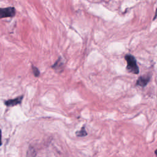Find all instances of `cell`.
Masks as SVG:
<instances>
[{
    "label": "cell",
    "instance_id": "6da1fadb",
    "mask_svg": "<svg viewBox=\"0 0 157 157\" xmlns=\"http://www.w3.org/2000/svg\"><path fill=\"white\" fill-rule=\"evenodd\" d=\"M125 59L127 62V69L133 74H137L139 73V68L134 57L128 55L125 57Z\"/></svg>",
    "mask_w": 157,
    "mask_h": 157
},
{
    "label": "cell",
    "instance_id": "7a4b0ae2",
    "mask_svg": "<svg viewBox=\"0 0 157 157\" xmlns=\"http://www.w3.org/2000/svg\"><path fill=\"white\" fill-rule=\"evenodd\" d=\"M16 11L13 7L0 8V19L12 17L15 15Z\"/></svg>",
    "mask_w": 157,
    "mask_h": 157
},
{
    "label": "cell",
    "instance_id": "3957f363",
    "mask_svg": "<svg viewBox=\"0 0 157 157\" xmlns=\"http://www.w3.org/2000/svg\"><path fill=\"white\" fill-rule=\"evenodd\" d=\"M23 96L21 95L16 98L13 99V100H9L5 101V104L8 106V107H11V106H15L17 104H20L22 103V101L23 100Z\"/></svg>",
    "mask_w": 157,
    "mask_h": 157
},
{
    "label": "cell",
    "instance_id": "277c9868",
    "mask_svg": "<svg viewBox=\"0 0 157 157\" xmlns=\"http://www.w3.org/2000/svg\"><path fill=\"white\" fill-rule=\"evenodd\" d=\"M150 77L147 75H144L139 78L137 81V85L140 87H145L149 82Z\"/></svg>",
    "mask_w": 157,
    "mask_h": 157
},
{
    "label": "cell",
    "instance_id": "5b68a950",
    "mask_svg": "<svg viewBox=\"0 0 157 157\" xmlns=\"http://www.w3.org/2000/svg\"><path fill=\"white\" fill-rule=\"evenodd\" d=\"M63 68V63L61 60V58H59L55 63L52 66V68H54L56 71H60L61 72Z\"/></svg>",
    "mask_w": 157,
    "mask_h": 157
},
{
    "label": "cell",
    "instance_id": "8992f818",
    "mask_svg": "<svg viewBox=\"0 0 157 157\" xmlns=\"http://www.w3.org/2000/svg\"><path fill=\"white\" fill-rule=\"evenodd\" d=\"M76 134H77V136H78V137H84V136H87V132L85 131V130H84V128H83L82 129V130H81L80 131L77 132V133H76Z\"/></svg>",
    "mask_w": 157,
    "mask_h": 157
},
{
    "label": "cell",
    "instance_id": "52a82bcc",
    "mask_svg": "<svg viewBox=\"0 0 157 157\" xmlns=\"http://www.w3.org/2000/svg\"><path fill=\"white\" fill-rule=\"evenodd\" d=\"M32 69H33V74L35 75V77H38L39 75V74H40V72H39V69L36 67H35L34 66H32Z\"/></svg>",
    "mask_w": 157,
    "mask_h": 157
},
{
    "label": "cell",
    "instance_id": "ba28073f",
    "mask_svg": "<svg viewBox=\"0 0 157 157\" xmlns=\"http://www.w3.org/2000/svg\"><path fill=\"white\" fill-rule=\"evenodd\" d=\"M2 145V131L0 130V146Z\"/></svg>",
    "mask_w": 157,
    "mask_h": 157
},
{
    "label": "cell",
    "instance_id": "9c48e42d",
    "mask_svg": "<svg viewBox=\"0 0 157 157\" xmlns=\"http://www.w3.org/2000/svg\"><path fill=\"white\" fill-rule=\"evenodd\" d=\"M155 154H156V156H157V149L155 150Z\"/></svg>",
    "mask_w": 157,
    "mask_h": 157
}]
</instances>
